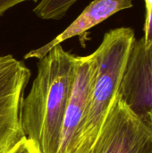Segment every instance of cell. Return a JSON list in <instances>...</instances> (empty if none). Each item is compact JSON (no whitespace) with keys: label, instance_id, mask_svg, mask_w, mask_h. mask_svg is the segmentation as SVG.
Segmentation results:
<instances>
[{"label":"cell","instance_id":"1","mask_svg":"<svg viewBox=\"0 0 152 153\" xmlns=\"http://www.w3.org/2000/svg\"><path fill=\"white\" fill-rule=\"evenodd\" d=\"M74 74L75 56L61 44L39 58L37 76L22 103L21 126L40 153L58 152Z\"/></svg>","mask_w":152,"mask_h":153},{"label":"cell","instance_id":"2","mask_svg":"<svg viewBox=\"0 0 152 153\" xmlns=\"http://www.w3.org/2000/svg\"><path fill=\"white\" fill-rule=\"evenodd\" d=\"M135 40L133 29L116 28L104 35L101 44L93 52L97 61V72L87 117L75 153L90 152L118 92Z\"/></svg>","mask_w":152,"mask_h":153},{"label":"cell","instance_id":"3","mask_svg":"<svg viewBox=\"0 0 152 153\" xmlns=\"http://www.w3.org/2000/svg\"><path fill=\"white\" fill-rule=\"evenodd\" d=\"M89 153H152V132L117 92Z\"/></svg>","mask_w":152,"mask_h":153},{"label":"cell","instance_id":"4","mask_svg":"<svg viewBox=\"0 0 152 153\" xmlns=\"http://www.w3.org/2000/svg\"><path fill=\"white\" fill-rule=\"evenodd\" d=\"M30 71L11 55L0 56V153L13 146L24 134L21 108Z\"/></svg>","mask_w":152,"mask_h":153},{"label":"cell","instance_id":"5","mask_svg":"<svg viewBox=\"0 0 152 153\" xmlns=\"http://www.w3.org/2000/svg\"><path fill=\"white\" fill-rule=\"evenodd\" d=\"M96 72L94 53L85 56H75L74 80L64 117L57 153L76 152L90 106Z\"/></svg>","mask_w":152,"mask_h":153},{"label":"cell","instance_id":"6","mask_svg":"<svg viewBox=\"0 0 152 153\" xmlns=\"http://www.w3.org/2000/svg\"><path fill=\"white\" fill-rule=\"evenodd\" d=\"M118 93L152 132V43L142 38L135 40Z\"/></svg>","mask_w":152,"mask_h":153},{"label":"cell","instance_id":"7","mask_svg":"<svg viewBox=\"0 0 152 153\" xmlns=\"http://www.w3.org/2000/svg\"><path fill=\"white\" fill-rule=\"evenodd\" d=\"M133 6V0H93L63 32L43 47L29 52L24 57L39 59L55 46L73 37H79L82 42H84L86 34L91 28L106 21L115 13Z\"/></svg>","mask_w":152,"mask_h":153},{"label":"cell","instance_id":"8","mask_svg":"<svg viewBox=\"0 0 152 153\" xmlns=\"http://www.w3.org/2000/svg\"><path fill=\"white\" fill-rule=\"evenodd\" d=\"M78 0H41L34 8V13L43 20L62 19Z\"/></svg>","mask_w":152,"mask_h":153},{"label":"cell","instance_id":"9","mask_svg":"<svg viewBox=\"0 0 152 153\" xmlns=\"http://www.w3.org/2000/svg\"><path fill=\"white\" fill-rule=\"evenodd\" d=\"M6 153H40L36 143L30 138L23 136Z\"/></svg>","mask_w":152,"mask_h":153},{"label":"cell","instance_id":"10","mask_svg":"<svg viewBox=\"0 0 152 153\" xmlns=\"http://www.w3.org/2000/svg\"><path fill=\"white\" fill-rule=\"evenodd\" d=\"M146 6V18L144 23V36L142 37L145 45L152 43V0H144Z\"/></svg>","mask_w":152,"mask_h":153},{"label":"cell","instance_id":"11","mask_svg":"<svg viewBox=\"0 0 152 153\" xmlns=\"http://www.w3.org/2000/svg\"><path fill=\"white\" fill-rule=\"evenodd\" d=\"M25 1L37 2L38 0H0V16H2L10 8L15 6L18 4L25 2Z\"/></svg>","mask_w":152,"mask_h":153}]
</instances>
